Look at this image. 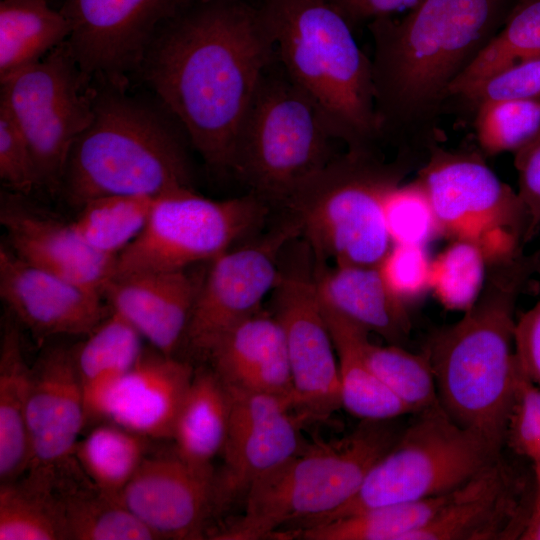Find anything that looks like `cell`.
<instances>
[{
  "label": "cell",
  "mask_w": 540,
  "mask_h": 540,
  "mask_svg": "<svg viewBox=\"0 0 540 540\" xmlns=\"http://www.w3.org/2000/svg\"><path fill=\"white\" fill-rule=\"evenodd\" d=\"M354 29L377 18L410 10L421 0H329Z\"/></svg>",
  "instance_id": "cell-47"
},
{
  "label": "cell",
  "mask_w": 540,
  "mask_h": 540,
  "mask_svg": "<svg viewBox=\"0 0 540 540\" xmlns=\"http://www.w3.org/2000/svg\"><path fill=\"white\" fill-rule=\"evenodd\" d=\"M415 416L355 495L313 524L448 493L502 453L481 435L453 422L439 404Z\"/></svg>",
  "instance_id": "cell-9"
},
{
  "label": "cell",
  "mask_w": 540,
  "mask_h": 540,
  "mask_svg": "<svg viewBox=\"0 0 540 540\" xmlns=\"http://www.w3.org/2000/svg\"><path fill=\"white\" fill-rule=\"evenodd\" d=\"M49 0H0V81L67 41L71 27Z\"/></svg>",
  "instance_id": "cell-30"
},
{
  "label": "cell",
  "mask_w": 540,
  "mask_h": 540,
  "mask_svg": "<svg viewBox=\"0 0 540 540\" xmlns=\"http://www.w3.org/2000/svg\"><path fill=\"white\" fill-rule=\"evenodd\" d=\"M95 91L67 41L0 81V105L24 135L41 187L51 193H58L70 149L92 121Z\"/></svg>",
  "instance_id": "cell-11"
},
{
  "label": "cell",
  "mask_w": 540,
  "mask_h": 540,
  "mask_svg": "<svg viewBox=\"0 0 540 540\" xmlns=\"http://www.w3.org/2000/svg\"><path fill=\"white\" fill-rule=\"evenodd\" d=\"M203 276L190 268L113 276L103 297L154 349L174 355L182 344Z\"/></svg>",
  "instance_id": "cell-23"
},
{
  "label": "cell",
  "mask_w": 540,
  "mask_h": 540,
  "mask_svg": "<svg viewBox=\"0 0 540 540\" xmlns=\"http://www.w3.org/2000/svg\"><path fill=\"white\" fill-rule=\"evenodd\" d=\"M229 417L227 386L212 368L195 371L174 424V453L193 469L215 476L212 462L222 453Z\"/></svg>",
  "instance_id": "cell-26"
},
{
  "label": "cell",
  "mask_w": 540,
  "mask_h": 540,
  "mask_svg": "<svg viewBox=\"0 0 540 540\" xmlns=\"http://www.w3.org/2000/svg\"><path fill=\"white\" fill-rule=\"evenodd\" d=\"M321 307L337 354L342 407L359 420H392L410 414L366 363L362 342L369 332L336 311Z\"/></svg>",
  "instance_id": "cell-27"
},
{
  "label": "cell",
  "mask_w": 540,
  "mask_h": 540,
  "mask_svg": "<svg viewBox=\"0 0 540 540\" xmlns=\"http://www.w3.org/2000/svg\"><path fill=\"white\" fill-rule=\"evenodd\" d=\"M214 478L175 453L147 456L118 500L157 539H202L215 512Z\"/></svg>",
  "instance_id": "cell-19"
},
{
  "label": "cell",
  "mask_w": 540,
  "mask_h": 540,
  "mask_svg": "<svg viewBox=\"0 0 540 540\" xmlns=\"http://www.w3.org/2000/svg\"><path fill=\"white\" fill-rule=\"evenodd\" d=\"M362 353L370 369L410 414L439 404L434 374L424 351L415 354L400 345H376L367 335L362 342Z\"/></svg>",
  "instance_id": "cell-37"
},
{
  "label": "cell",
  "mask_w": 540,
  "mask_h": 540,
  "mask_svg": "<svg viewBox=\"0 0 540 540\" xmlns=\"http://www.w3.org/2000/svg\"><path fill=\"white\" fill-rule=\"evenodd\" d=\"M230 417L222 450L223 466L215 473V512L244 496L261 477L278 468L306 445V420L290 399L227 387Z\"/></svg>",
  "instance_id": "cell-16"
},
{
  "label": "cell",
  "mask_w": 540,
  "mask_h": 540,
  "mask_svg": "<svg viewBox=\"0 0 540 540\" xmlns=\"http://www.w3.org/2000/svg\"><path fill=\"white\" fill-rule=\"evenodd\" d=\"M0 178L12 192L28 195L40 188L28 143L6 108L0 105Z\"/></svg>",
  "instance_id": "cell-44"
},
{
  "label": "cell",
  "mask_w": 540,
  "mask_h": 540,
  "mask_svg": "<svg viewBox=\"0 0 540 540\" xmlns=\"http://www.w3.org/2000/svg\"><path fill=\"white\" fill-rule=\"evenodd\" d=\"M280 64L347 149L375 150L384 134L372 62L329 0H261Z\"/></svg>",
  "instance_id": "cell-5"
},
{
  "label": "cell",
  "mask_w": 540,
  "mask_h": 540,
  "mask_svg": "<svg viewBox=\"0 0 540 540\" xmlns=\"http://www.w3.org/2000/svg\"><path fill=\"white\" fill-rule=\"evenodd\" d=\"M87 423L73 349L46 350L32 367L28 404L31 459L26 476L58 486L75 476L74 453Z\"/></svg>",
  "instance_id": "cell-17"
},
{
  "label": "cell",
  "mask_w": 540,
  "mask_h": 540,
  "mask_svg": "<svg viewBox=\"0 0 540 540\" xmlns=\"http://www.w3.org/2000/svg\"><path fill=\"white\" fill-rule=\"evenodd\" d=\"M191 0H62L81 69L130 85L158 30Z\"/></svg>",
  "instance_id": "cell-15"
},
{
  "label": "cell",
  "mask_w": 540,
  "mask_h": 540,
  "mask_svg": "<svg viewBox=\"0 0 540 540\" xmlns=\"http://www.w3.org/2000/svg\"><path fill=\"white\" fill-rule=\"evenodd\" d=\"M455 490V489H454ZM384 505L335 520L281 531L275 538L302 540H408L448 503L453 491Z\"/></svg>",
  "instance_id": "cell-31"
},
{
  "label": "cell",
  "mask_w": 540,
  "mask_h": 540,
  "mask_svg": "<svg viewBox=\"0 0 540 540\" xmlns=\"http://www.w3.org/2000/svg\"><path fill=\"white\" fill-rule=\"evenodd\" d=\"M156 197L109 195L82 205L74 230L95 252L116 258L144 229Z\"/></svg>",
  "instance_id": "cell-34"
},
{
  "label": "cell",
  "mask_w": 540,
  "mask_h": 540,
  "mask_svg": "<svg viewBox=\"0 0 540 540\" xmlns=\"http://www.w3.org/2000/svg\"><path fill=\"white\" fill-rule=\"evenodd\" d=\"M32 367L22 348L19 331L5 329L0 348V482L17 481L30 464L28 404Z\"/></svg>",
  "instance_id": "cell-28"
},
{
  "label": "cell",
  "mask_w": 540,
  "mask_h": 540,
  "mask_svg": "<svg viewBox=\"0 0 540 540\" xmlns=\"http://www.w3.org/2000/svg\"><path fill=\"white\" fill-rule=\"evenodd\" d=\"M142 339L129 322L110 309L102 322L73 349L87 422L96 420L106 392L142 354Z\"/></svg>",
  "instance_id": "cell-29"
},
{
  "label": "cell",
  "mask_w": 540,
  "mask_h": 540,
  "mask_svg": "<svg viewBox=\"0 0 540 540\" xmlns=\"http://www.w3.org/2000/svg\"><path fill=\"white\" fill-rule=\"evenodd\" d=\"M505 445L540 468V388L528 380L519 367Z\"/></svg>",
  "instance_id": "cell-42"
},
{
  "label": "cell",
  "mask_w": 540,
  "mask_h": 540,
  "mask_svg": "<svg viewBox=\"0 0 540 540\" xmlns=\"http://www.w3.org/2000/svg\"><path fill=\"white\" fill-rule=\"evenodd\" d=\"M1 484L0 540H67L61 496L27 477Z\"/></svg>",
  "instance_id": "cell-36"
},
{
  "label": "cell",
  "mask_w": 540,
  "mask_h": 540,
  "mask_svg": "<svg viewBox=\"0 0 540 540\" xmlns=\"http://www.w3.org/2000/svg\"><path fill=\"white\" fill-rule=\"evenodd\" d=\"M150 439L104 421L75 449V459L88 480L102 493L118 499L147 457Z\"/></svg>",
  "instance_id": "cell-32"
},
{
  "label": "cell",
  "mask_w": 540,
  "mask_h": 540,
  "mask_svg": "<svg viewBox=\"0 0 540 540\" xmlns=\"http://www.w3.org/2000/svg\"><path fill=\"white\" fill-rule=\"evenodd\" d=\"M407 156L385 163L375 150L347 149L309 178L283 208L318 264L378 266L392 246L383 205L409 170Z\"/></svg>",
  "instance_id": "cell-7"
},
{
  "label": "cell",
  "mask_w": 540,
  "mask_h": 540,
  "mask_svg": "<svg viewBox=\"0 0 540 540\" xmlns=\"http://www.w3.org/2000/svg\"><path fill=\"white\" fill-rule=\"evenodd\" d=\"M194 372L188 362L174 355L144 349L106 392L96 420L117 424L150 440L171 439Z\"/></svg>",
  "instance_id": "cell-21"
},
{
  "label": "cell",
  "mask_w": 540,
  "mask_h": 540,
  "mask_svg": "<svg viewBox=\"0 0 540 540\" xmlns=\"http://www.w3.org/2000/svg\"><path fill=\"white\" fill-rule=\"evenodd\" d=\"M20 198L14 192L2 194L0 222L9 249L30 265L103 296L116 258L95 252L71 223L40 214Z\"/></svg>",
  "instance_id": "cell-22"
},
{
  "label": "cell",
  "mask_w": 540,
  "mask_h": 540,
  "mask_svg": "<svg viewBox=\"0 0 540 540\" xmlns=\"http://www.w3.org/2000/svg\"><path fill=\"white\" fill-rule=\"evenodd\" d=\"M487 262L479 245L455 239L432 261L431 289L439 302L449 310H468L483 290Z\"/></svg>",
  "instance_id": "cell-38"
},
{
  "label": "cell",
  "mask_w": 540,
  "mask_h": 540,
  "mask_svg": "<svg viewBox=\"0 0 540 540\" xmlns=\"http://www.w3.org/2000/svg\"><path fill=\"white\" fill-rule=\"evenodd\" d=\"M515 0H421L368 23L383 133L430 119L455 79L503 25Z\"/></svg>",
  "instance_id": "cell-2"
},
{
  "label": "cell",
  "mask_w": 540,
  "mask_h": 540,
  "mask_svg": "<svg viewBox=\"0 0 540 540\" xmlns=\"http://www.w3.org/2000/svg\"><path fill=\"white\" fill-rule=\"evenodd\" d=\"M50 1V0H49Z\"/></svg>",
  "instance_id": "cell-49"
},
{
  "label": "cell",
  "mask_w": 540,
  "mask_h": 540,
  "mask_svg": "<svg viewBox=\"0 0 540 540\" xmlns=\"http://www.w3.org/2000/svg\"><path fill=\"white\" fill-rule=\"evenodd\" d=\"M514 352L520 371L540 388V300L516 320Z\"/></svg>",
  "instance_id": "cell-46"
},
{
  "label": "cell",
  "mask_w": 540,
  "mask_h": 540,
  "mask_svg": "<svg viewBox=\"0 0 540 540\" xmlns=\"http://www.w3.org/2000/svg\"><path fill=\"white\" fill-rule=\"evenodd\" d=\"M535 57H540V0H515L501 28L451 84L448 97H462L497 71Z\"/></svg>",
  "instance_id": "cell-33"
},
{
  "label": "cell",
  "mask_w": 540,
  "mask_h": 540,
  "mask_svg": "<svg viewBox=\"0 0 540 540\" xmlns=\"http://www.w3.org/2000/svg\"><path fill=\"white\" fill-rule=\"evenodd\" d=\"M299 237L298 224L287 215L260 239L210 261L182 341L193 355L206 358L227 331L261 309L278 281L281 255Z\"/></svg>",
  "instance_id": "cell-13"
},
{
  "label": "cell",
  "mask_w": 540,
  "mask_h": 540,
  "mask_svg": "<svg viewBox=\"0 0 540 540\" xmlns=\"http://www.w3.org/2000/svg\"><path fill=\"white\" fill-rule=\"evenodd\" d=\"M0 297L35 336L88 335L109 314L102 295L0 247Z\"/></svg>",
  "instance_id": "cell-20"
},
{
  "label": "cell",
  "mask_w": 540,
  "mask_h": 540,
  "mask_svg": "<svg viewBox=\"0 0 540 540\" xmlns=\"http://www.w3.org/2000/svg\"><path fill=\"white\" fill-rule=\"evenodd\" d=\"M475 129L486 154L515 153L540 132V99L481 104L476 107Z\"/></svg>",
  "instance_id": "cell-39"
},
{
  "label": "cell",
  "mask_w": 540,
  "mask_h": 540,
  "mask_svg": "<svg viewBox=\"0 0 540 540\" xmlns=\"http://www.w3.org/2000/svg\"><path fill=\"white\" fill-rule=\"evenodd\" d=\"M269 206L251 192L224 200L204 197L193 188L159 195L144 229L116 257L111 277L210 262L257 230Z\"/></svg>",
  "instance_id": "cell-10"
},
{
  "label": "cell",
  "mask_w": 540,
  "mask_h": 540,
  "mask_svg": "<svg viewBox=\"0 0 540 540\" xmlns=\"http://www.w3.org/2000/svg\"><path fill=\"white\" fill-rule=\"evenodd\" d=\"M94 80L93 118L70 149L58 193L80 208L102 196L195 189L193 146L169 109L149 91Z\"/></svg>",
  "instance_id": "cell-3"
},
{
  "label": "cell",
  "mask_w": 540,
  "mask_h": 540,
  "mask_svg": "<svg viewBox=\"0 0 540 540\" xmlns=\"http://www.w3.org/2000/svg\"><path fill=\"white\" fill-rule=\"evenodd\" d=\"M461 98L475 107L498 101L540 99V57L524 59L497 71Z\"/></svg>",
  "instance_id": "cell-43"
},
{
  "label": "cell",
  "mask_w": 540,
  "mask_h": 540,
  "mask_svg": "<svg viewBox=\"0 0 540 540\" xmlns=\"http://www.w3.org/2000/svg\"><path fill=\"white\" fill-rule=\"evenodd\" d=\"M514 164L518 173L517 193L526 215L527 240L540 225V132L515 152Z\"/></svg>",
  "instance_id": "cell-45"
},
{
  "label": "cell",
  "mask_w": 540,
  "mask_h": 540,
  "mask_svg": "<svg viewBox=\"0 0 540 540\" xmlns=\"http://www.w3.org/2000/svg\"><path fill=\"white\" fill-rule=\"evenodd\" d=\"M491 265L477 301L424 352L446 415L503 450L518 379L514 310L529 268L516 254Z\"/></svg>",
  "instance_id": "cell-4"
},
{
  "label": "cell",
  "mask_w": 540,
  "mask_h": 540,
  "mask_svg": "<svg viewBox=\"0 0 540 540\" xmlns=\"http://www.w3.org/2000/svg\"><path fill=\"white\" fill-rule=\"evenodd\" d=\"M533 497L529 516L520 540H540V468L532 466Z\"/></svg>",
  "instance_id": "cell-48"
},
{
  "label": "cell",
  "mask_w": 540,
  "mask_h": 540,
  "mask_svg": "<svg viewBox=\"0 0 540 540\" xmlns=\"http://www.w3.org/2000/svg\"><path fill=\"white\" fill-rule=\"evenodd\" d=\"M315 285L322 305L369 333L400 345L410 332L407 305L387 287L378 266L317 264Z\"/></svg>",
  "instance_id": "cell-25"
},
{
  "label": "cell",
  "mask_w": 540,
  "mask_h": 540,
  "mask_svg": "<svg viewBox=\"0 0 540 540\" xmlns=\"http://www.w3.org/2000/svg\"><path fill=\"white\" fill-rule=\"evenodd\" d=\"M533 497L531 476L501 453L456 488L448 503L408 540H515L525 529Z\"/></svg>",
  "instance_id": "cell-18"
},
{
  "label": "cell",
  "mask_w": 540,
  "mask_h": 540,
  "mask_svg": "<svg viewBox=\"0 0 540 540\" xmlns=\"http://www.w3.org/2000/svg\"><path fill=\"white\" fill-rule=\"evenodd\" d=\"M206 359L227 387L293 403L285 335L272 311L260 309L237 323L215 343Z\"/></svg>",
  "instance_id": "cell-24"
},
{
  "label": "cell",
  "mask_w": 540,
  "mask_h": 540,
  "mask_svg": "<svg viewBox=\"0 0 540 540\" xmlns=\"http://www.w3.org/2000/svg\"><path fill=\"white\" fill-rule=\"evenodd\" d=\"M272 312L285 335L293 405L306 422L342 407L337 354L316 291L314 261L286 267L272 291Z\"/></svg>",
  "instance_id": "cell-14"
},
{
  "label": "cell",
  "mask_w": 540,
  "mask_h": 540,
  "mask_svg": "<svg viewBox=\"0 0 540 540\" xmlns=\"http://www.w3.org/2000/svg\"><path fill=\"white\" fill-rule=\"evenodd\" d=\"M383 214L392 245L426 246L441 234L429 196L418 178L388 191Z\"/></svg>",
  "instance_id": "cell-40"
},
{
  "label": "cell",
  "mask_w": 540,
  "mask_h": 540,
  "mask_svg": "<svg viewBox=\"0 0 540 540\" xmlns=\"http://www.w3.org/2000/svg\"><path fill=\"white\" fill-rule=\"evenodd\" d=\"M68 540H155L156 536L118 499L91 482L73 484L62 494Z\"/></svg>",
  "instance_id": "cell-35"
},
{
  "label": "cell",
  "mask_w": 540,
  "mask_h": 540,
  "mask_svg": "<svg viewBox=\"0 0 540 540\" xmlns=\"http://www.w3.org/2000/svg\"><path fill=\"white\" fill-rule=\"evenodd\" d=\"M261 1L191 0L156 33L134 78L216 172H232L244 117L277 60Z\"/></svg>",
  "instance_id": "cell-1"
},
{
  "label": "cell",
  "mask_w": 540,
  "mask_h": 540,
  "mask_svg": "<svg viewBox=\"0 0 540 540\" xmlns=\"http://www.w3.org/2000/svg\"><path fill=\"white\" fill-rule=\"evenodd\" d=\"M393 420H360L341 439L306 443L299 453L254 482L245 495L243 515L210 538H272L284 526L306 527L336 511L355 495L370 469L398 440L402 430Z\"/></svg>",
  "instance_id": "cell-6"
},
{
  "label": "cell",
  "mask_w": 540,
  "mask_h": 540,
  "mask_svg": "<svg viewBox=\"0 0 540 540\" xmlns=\"http://www.w3.org/2000/svg\"><path fill=\"white\" fill-rule=\"evenodd\" d=\"M432 261L426 246L392 245L378 267L389 290L407 305L431 289Z\"/></svg>",
  "instance_id": "cell-41"
},
{
  "label": "cell",
  "mask_w": 540,
  "mask_h": 540,
  "mask_svg": "<svg viewBox=\"0 0 540 540\" xmlns=\"http://www.w3.org/2000/svg\"><path fill=\"white\" fill-rule=\"evenodd\" d=\"M340 142L278 58L242 122L232 172L266 203L282 206L339 152Z\"/></svg>",
  "instance_id": "cell-8"
},
{
  "label": "cell",
  "mask_w": 540,
  "mask_h": 540,
  "mask_svg": "<svg viewBox=\"0 0 540 540\" xmlns=\"http://www.w3.org/2000/svg\"><path fill=\"white\" fill-rule=\"evenodd\" d=\"M418 179L441 234L476 243L490 263L516 254L526 230L524 206L478 155L432 148Z\"/></svg>",
  "instance_id": "cell-12"
}]
</instances>
